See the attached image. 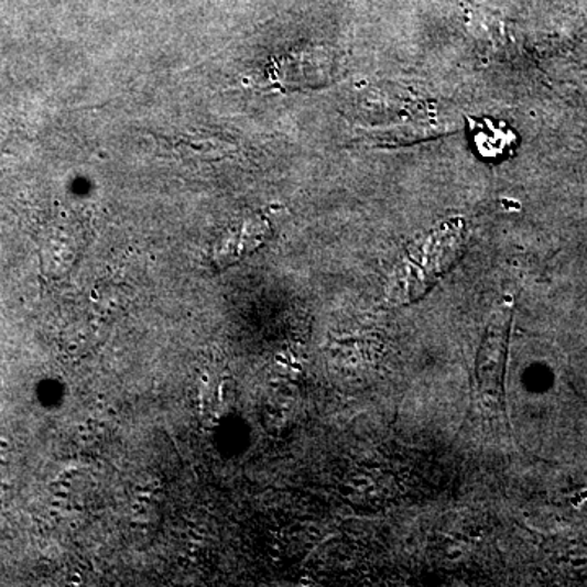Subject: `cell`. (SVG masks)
<instances>
[{
  "instance_id": "obj_1",
  "label": "cell",
  "mask_w": 587,
  "mask_h": 587,
  "mask_svg": "<svg viewBox=\"0 0 587 587\" xmlns=\"http://www.w3.org/2000/svg\"><path fill=\"white\" fill-rule=\"evenodd\" d=\"M268 222L261 217H252L242 224L239 230H233L229 236L219 240L216 249H214V263L217 268H226L229 264L236 263L243 254L252 252V250L263 243L264 236H267Z\"/></svg>"
}]
</instances>
